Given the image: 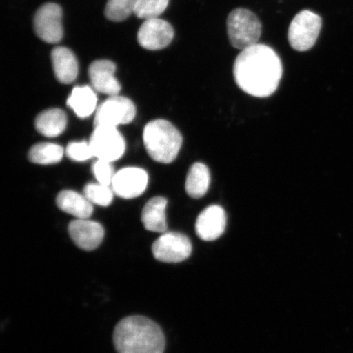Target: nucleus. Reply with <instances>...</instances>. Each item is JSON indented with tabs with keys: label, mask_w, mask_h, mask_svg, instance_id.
Here are the masks:
<instances>
[{
	"label": "nucleus",
	"mask_w": 353,
	"mask_h": 353,
	"mask_svg": "<svg viewBox=\"0 0 353 353\" xmlns=\"http://www.w3.org/2000/svg\"><path fill=\"white\" fill-rule=\"evenodd\" d=\"M279 56L271 47L257 43L242 50L234 63V78L241 90L256 98H268L276 91L282 77Z\"/></svg>",
	"instance_id": "f257e3e1"
},
{
	"label": "nucleus",
	"mask_w": 353,
	"mask_h": 353,
	"mask_svg": "<svg viewBox=\"0 0 353 353\" xmlns=\"http://www.w3.org/2000/svg\"><path fill=\"white\" fill-rule=\"evenodd\" d=\"M118 353H164V333L156 322L141 316L119 322L113 335Z\"/></svg>",
	"instance_id": "f03ea898"
},
{
	"label": "nucleus",
	"mask_w": 353,
	"mask_h": 353,
	"mask_svg": "<svg viewBox=\"0 0 353 353\" xmlns=\"http://www.w3.org/2000/svg\"><path fill=\"white\" fill-rule=\"evenodd\" d=\"M143 142L154 161L170 164L175 161L183 145V136L169 121L156 120L144 128Z\"/></svg>",
	"instance_id": "7ed1b4c3"
},
{
	"label": "nucleus",
	"mask_w": 353,
	"mask_h": 353,
	"mask_svg": "<svg viewBox=\"0 0 353 353\" xmlns=\"http://www.w3.org/2000/svg\"><path fill=\"white\" fill-rule=\"evenodd\" d=\"M227 28L232 46L241 51L257 44L261 37V21L246 8H236L229 13Z\"/></svg>",
	"instance_id": "20e7f679"
},
{
	"label": "nucleus",
	"mask_w": 353,
	"mask_h": 353,
	"mask_svg": "<svg viewBox=\"0 0 353 353\" xmlns=\"http://www.w3.org/2000/svg\"><path fill=\"white\" fill-rule=\"evenodd\" d=\"M322 26L321 17L316 13L303 10L294 17L288 30L290 46L294 50L305 52L315 46Z\"/></svg>",
	"instance_id": "39448f33"
},
{
	"label": "nucleus",
	"mask_w": 353,
	"mask_h": 353,
	"mask_svg": "<svg viewBox=\"0 0 353 353\" xmlns=\"http://www.w3.org/2000/svg\"><path fill=\"white\" fill-rule=\"evenodd\" d=\"M136 108L125 97L110 96L96 110L94 127L128 125L134 120Z\"/></svg>",
	"instance_id": "423d86ee"
},
{
	"label": "nucleus",
	"mask_w": 353,
	"mask_h": 353,
	"mask_svg": "<svg viewBox=\"0 0 353 353\" xmlns=\"http://www.w3.org/2000/svg\"><path fill=\"white\" fill-rule=\"evenodd\" d=\"M90 144L94 157L110 163L121 159L125 152V139L116 127H95Z\"/></svg>",
	"instance_id": "0eeeda50"
},
{
	"label": "nucleus",
	"mask_w": 353,
	"mask_h": 353,
	"mask_svg": "<svg viewBox=\"0 0 353 353\" xmlns=\"http://www.w3.org/2000/svg\"><path fill=\"white\" fill-rule=\"evenodd\" d=\"M192 251L191 241L179 232H165L152 245L154 257L166 263L183 262L191 256Z\"/></svg>",
	"instance_id": "6e6552de"
},
{
	"label": "nucleus",
	"mask_w": 353,
	"mask_h": 353,
	"mask_svg": "<svg viewBox=\"0 0 353 353\" xmlns=\"http://www.w3.org/2000/svg\"><path fill=\"white\" fill-rule=\"evenodd\" d=\"M34 32L43 41L57 43L63 37V10L59 4H43L35 13Z\"/></svg>",
	"instance_id": "1a4fd4ad"
},
{
	"label": "nucleus",
	"mask_w": 353,
	"mask_h": 353,
	"mask_svg": "<svg viewBox=\"0 0 353 353\" xmlns=\"http://www.w3.org/2000/svg\"><path fill=\"white\" fill-rule=\"evenodd\" d=\"M148 184L147 172L140 168L127 167L114 174L110 187L117 196L132 199L142 195Z\"/></svg>",
	"instance_id": "9d476101"
},
{
	"label": "nucleus",
	"mask_w": 353,
	"mask_h": 353,
	"mask_svg": "<svg viewBox=\"0 0 353 353\" xmlns=\"http://www.w3.org/2000/svg\"><path fill=\"white\" fill-rule=\"evenodd\" d=\"M174 30L169 22L160 19L145 20L138 32L141 46L148 50H160L169 46Z\"/></svg>",
	"instance_id": "9b49d317"
},
{
	"label": "nucleus",
	"mask_w": 353,
	"mask_h": 353,
	"mask_svg": "<svg viewBox=\"0 0 353 353\" xmlns=\"http://www.w3.org/2000/svg\"><path fill=\"white\" fill-rule=\"evenodd\" d=\"M116 70V64L112 61L109 60L94 61L88 68V77H90L92 88L96 92L109 97L119 95L121 85L114 77Z\"/></svg>",
	"instance_id": "f8f14e48"
},
{
	"label": "nucleus",
	"mask_w": 353,
	"mask_h": 353,
	"mask_svg": "<svg viewBox=\"0 0 353 353\" xmlns=\"http://www.w3.org/2000/svg\"><path fill=\"white\" fill-rule=\"evenodd\" d=\"M227 226V215L219 205H210L198 216L196 232L202 241H214L223 235Z\"/></svg>",
	"instance_id": "ddd939ff"
},
{
	"label": "nucleus",
	"mask_w": 353,
	"mask_h": 353,
	"mask_svg": "<svg viewBox=\"0 0 353 353\" xmlns=\"http://www.w3.org/2000/svg\"><path fill=\"white\" fill-rule=\"evenodd\" d=\"M68 232L74 244L86 251L98 248L103 241L105 233L100 223L88 219L72 221L69 224Z\"/></svg>",
	"instance_id": "4468645a"
},
{
	"label": "nucleus",
	"mask_w": 353,
	"mask_h": 353,
	"mask_svg": "<svg viewBox=\"0 0 353 353\" xmlns=\"http://www.w3.org/2000/svg\"><path fill=\"white\" fill-rule=\"evenodd\" d=\"M51 59L57 81L64 85H69L76 81L79 64L72 50L65 47H57L51 52Z\"/></svg>",
	"instance_id": "2eb2a0df"
},
{
	"label": "nucleus",
	"mask_w": 353,
	"mask_h": 353,
	"mask_svg": "<svg viewBox=\"0 0 353 353\" xmlns=\"http://www.w3.org/2000/svg\"><path fill=\"white\" fill-rule=\"evenodd\" d=\"M56 201L60 210L78 219H90L94 212L92 203L85 195L70 190L61 192Z\"/></svg>",
	"instance_id": "dca6fc26"
},
{
	"label": "nucleus",
	"mask_w": 353,
	"mask_h": 353,
	"mask_svg": "<svg viewBox=\"0 0 353 353\" xmlns=\"http://www.w3.org/2000/svg\"><path fill=\"white\" fill-rule=\"evenodd\" d=\"M167 203L165 198L157 196L151 199L145 204L142 213V222L147 230L158 233L166 232Z\"/></svg>",
	"instance_id": "f3484780"
},
{
	"label": "nucleus",
	"mask_w": 353,
	"mask_h": 353,
	"mask_svg": "<svg viewBox=\"0 0 353 353\" xmlns=\"http://www.w3.org/2000/svg\"><path fill=\"white\" fill-rule=\"evenodd\" d=\"M68 125V117L63 110L52 108L43 110L35 120V128L39 134L55 138L65 131Z\"/></svg>",
	"instance_id": "a211bd4d"
},
{
	"label": "nucleus",
	"mask_w": 353,
	"mask_h": 353,
	"mask_svg": "<svg viewBox=\"0 0 353 353\" xmlns=\"http://www.w3.org/2000/svg\"><path fill=\"white\" fill-rule=\"evenodd\" d=\"M98 99L94 88L90 86L74 87L69 96L68 105L79 118L90 117L96 112Z\"/></svg>",
	"instance_id": "6ab92c4d"
},
{
	"label": "nucleus",
	"mask_w": 353,
	"mask_h": 353,
	"mask_svg": "<svg viewBox=\"0 0 353 353\" xmlns=\"http://www.w3.org/2000/svg\"><path fill=\"white\" fill-rule=\"evenodd\" d=\"M210 184L209 168L203 163H195L189 170L186 192L190 197L200 199L208 192Z\"/></svg>",
	"instance_id": "aec40b11"
},
{
	"label": "nucleus",
	"mask_w": 353,
	"mask_h": 353,
	"mask_svg": "<svg viewBox=\"0 0 353 353\" xmlns=\"http://www.w3.org/2000/svg\"><path fill=\"white\" fill-rule=\"evenodd\" d=\"M64 149L54 143H38L30 148L28 158L30 162L38 165H52L63 160Z\"/></svg>",
	"instance_id": "412c9836"
},
{
	"label": "nucleus",
	"mask_w": 353,
	"mask_h": 353,
	"mask_svg": "<svg viewBox=\"0 0 353 353\" xmlns=\"http://www.w3.org/2000/svg\"><path fill=\"white\" fill-rule=\"evenodd\" d=\"M139 0H108L105 15L112 21H123L134 13Z\"/></svg>",
	"instance_id": "4be33fe9"
},
{
	"label": "nucleus",
	"mask_w": 353,
	"mask_h": 353,
	"mask_svg": "<svg viewBox=\"0 0 353 353\" xmlns=\"http://www.w3.org/2000/svg\"><path fill=\"white\" fill-rule=\"evenodd\" d=\"M114 192L110 186L101 183H88L83 189V195L92 204L107 207L112 204Z\"/></svg>",
	"instance_id": "5701e85b"
},
{
	"label": "nucleus",
	"mask_w": 353,
	"mask_h": 353,
	"mask_svg": "<svg viewBox=\"0 0 353 353\" xmlns=\"http://www.w3.org/2000/svg\"><path fill=\"white\" fill-rule=\"evenodd\" d=\"M169 2L170 0H139L134 14L144 20L158 19L165 11Z\"/></svg>",
	"instance_id": "b1692460"
},
{
	"label": "nucleus",
	"mask_w": 353,
	"mask_h": 353,
	"mask_svg": "<svg viewBox=\"0 0 353 353\" xmlns=\"http://www.w3.org/2000/svg\"><path fill=\"white\" fill-rule=\"evenodd\" d=\"M65 154L70 160L82 162L94 157L90 142H72L68 144Z\"/></svg>",
	"instance_id": "393cba45"
},
{
	"label": "nucleus",
	"mask_w": 353,
	"mask_h": 353,
	"mask_svg": "<svg viewBox=\"0 0 353 353\" xmlns=\"http://www.w3.org/2000/svg\"><path fill=\"white\" fill-rule=\"evenodd\" d=\"M92 170L99 183L112 186V180L116 174L112 163L98 159L92 165Z\"/></svg>",
	"instance_id": "a878e982"
}]
</instances>
